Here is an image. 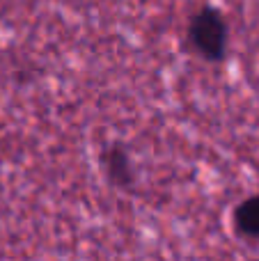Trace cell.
Returning a JSON list of instances; mask_svg holds the SVG:
<instances>
[{
    "label": "cell",
    "instance_id": "1",
    "mask_svg": "<svg viewBox=\"0 0 259 261\" xmlns=\"http://www.w3.org/2000/svg\"><path fill=\"white\" fill-rule=\"evenodd\" d=\"M191 41L204 60H220L227 46V23L216 9H202L191 23Z\"/></svg>",
    "mask_w": 259,
    "mask_h": 261
},
{
    "label": "cell",
    "instance_id": "2",
    "mask_svg": "<svg viewBox=\"0 0 259 261\" xmlns=\"http://www.w3.org/2000/svg\"><path fill=\"white\" fill-rule=\"evenodd\" d=\"M234 225L246 239H259V195H252L239 204L234 213Z\"/></svg>",
    "mask_w": 259,
    "mask_h": 261
},
{
    "label": "cell",
    "instance_id": "3",
    "mask_svg": "<svg viewBox=\"0 0 259 261\" xmlns=\"http://www.w3.org/2000/svg\"><path fill=\"white\" fill-rule=\"evenodd\" d=\"M106 167H108V176L117 186H128L133 181L131 163H128V156L122 149H113V151L106 156Z\"/></svg>",
    "mask_w": 259,
    "mask_h": 261
}]
</instances>
